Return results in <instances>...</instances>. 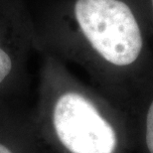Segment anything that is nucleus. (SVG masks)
<instances>
[{
	"instance_id": "nucleus-1",
	"label": "nucleus",
	"mask_w": 153,
	"mask_h": 153,
	"mask_svg": "<svg viewBox=\"0 0 153 153\" xmlns=\"http://www.w3.org/2000/svg\"><path fill=\"white\" fill-rule=\"evenodd\" d=\"M35 30L36 46L67 51L82 45L114 67L133 64L143 49L138 21L124 0H61Z\"/></svg>"
},
{
	"instance_id": "nucleus-2",
	"label": "nucleus",
	"mask_w": 153,
	"mask_h": 153,
	"mask_svg": "<svg viewBox=\"0 0 153 153\" xmlns=\"http://www.w3.org/2000/svg\"><path fill=\"white\" fill-rule=\"evenodd\" d=\"M56 135L71 153H114L116 134L91 100L79 91L56 94L52 108Z\"/></svg>"
},
{
	"instance_id": "nucleus-3",
	"label": "nucleus",
	"mask_w": 153,
	"mask_h": 153,
	"mask_svg": "<svg viewBox=\"0 0 153 153\" xmlns=\"http://www.w3.org/2000/svg\"><path fill=\"white\" fill-rule=\"evenodd\" d=\"M33 45L35 22L23 0H0V88L16 76L21 59Z\"/></svg>"
},
{
	"instance_id": "nucleus-4",
	"label": "nucleus",
	"mask_w": 153,
	"mask_h": 153,
	"mask_svg": "<svg viewBox=\"0 0 153 153\" xmlns=\"http://www.w3.org/2000/svg\"><path fill=\"white\" fill-rule=\"evenodd\" d=\"M145 140L149 152L153 153V102H151L150 106H149L147 117H146Z\"/></svg>"
},
{
	"instance_id": "nucleus-5",
	"label": "nucleus",
	"mask_w": 153,
	"mask_h": 153,
	"mask_svg": "<svg viewBox=\"0 0 153 153\" xmlns=\"http://www.w3.org/2000/svg\"><path fill=\"white\" fill-rule=\"evenodd\" d=\"M0 153H14L10 148L0 143Z\"/></svg>"
},
{
	"instance_id": "nucleus-6",
	"label": "nucleus",
	"mask_w": 153,
	"mask_h": 153,
	"mask_svg": "<svg viewBox=\"0 0 153 153\" xmlns=\"http://www.w3.org/2000/svg\"><path fill=\"white\" fill-rule=\"evenodd\" d=\"M151 5H152V10H153V0H151Z\"/></svg>"
}]
</instances>
